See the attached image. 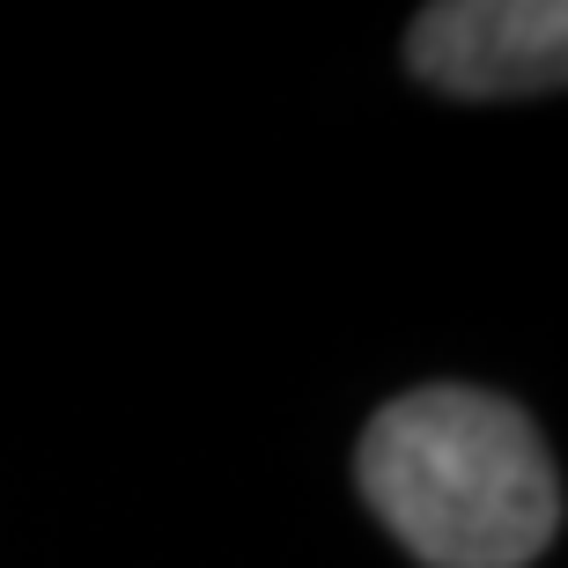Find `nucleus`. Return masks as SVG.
Wrapping results in <instances>:
<instances>
[{
    "instance_id": "obj_1",
    "label": "nucleus",
    "mask_w": 568,
    "mask_h": 568,
    "mask_svg": "<svg viewBox=\"0 0 568 568\" xmlns=\"http://www.w3.org/2000/svg\"><path fill=\"white\" fill-rule=\"evenodd\" d=\"M355 480L377 525L422 568H531L561 531V473L525 406L422 384L355 443Z\"/></svg>"
},
{
    "instance_id": "obj_2",
    "label": "nucleus",
    "mask_w": 568,
    "mask_h": 568,
    "mask_svg": "<svg viewBox=\"0 0 568 568\" xmlns=\"http://www.w3.org/2000/svg\"><path fill=\"white\" fill-rule=\"evenodd\" d=\"M406 67L443 97H554L568 74L561 0H436L406 30Z\"/></svg>"
}]
</instances>
